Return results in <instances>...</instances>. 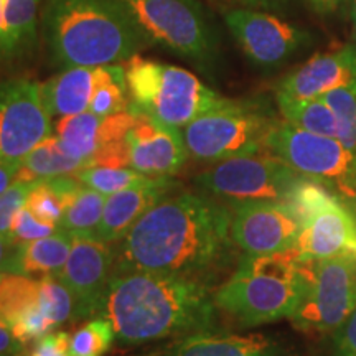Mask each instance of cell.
<instances>
[{
  "label": "cell",
  "instance_id": "20",
  "mask_svg": "<svg viewBox=\"0 0 356 356\" xmlns=\"http://www.w3.org/2000/svg\"><path fill=\"white\" fill-rule=\"evenodd\" d=\"M95 70L88 66L66 68L43 83V96L53 118L89 111L95 89Z\"/></svg>",
  "mask_w": 356,
  "mask_h": 356
},
{
  "label": "cell",
  "instance_id": "10",
  "mask_svg": "<svg viewBox=\"0 0 356 356\" xmlns=\"http://www.w3.org/2000/svg\"><path fill=\"white\" fill-rule=\"evenodd\" d=\"M266 150L299 175L356 197V149L335 137L302 131L282 119L267 136Z\"/></svg>",
  "mask_w": 356,
  "mask_h": 356
},
{
  "label": "cell",
  "instance_id": "13",
  "mask_svg": "<svg viewBox=\"0 0 356 356\" xmlns=\"http://www.w3.org/2000/svg\"><path fill=\"white\" fill-rule=\"evenodd\" d=\"M225 24L244 55L261 68L286 63L310 42L309 33L266 10L229 8Z\"/></svg>",
  "mask_w": 356,
  "mask_h": 356
},
{
  "label": "cell",
  "instance_id": "6",
  "mask_svg": "<svg viewBox=\"0 0 356 356\" xmlns=\"http://www.w3.org/2000/svg\"><path fill=\"white\" fill-rule=\"evenodd\" d=\"M277 119L257 101L229 99L180 129L186 152L200 162L266 152V140Z\"/></svg>",
  "mask_w": 356,
  "mask_h": 356
},
{
  "label": "cell",
  "instance_id": "15",
  "mask_svg": "<svg viewBox=\"0 0 356 356\" xmlns=\"http://www.w3.org/2000/svg\"><path fill=\"white\" fill-rule=\"evenodd\" d=\"M115 254L96 236H74L60 277L76 300V320L97 315L114 274Z\"/></svg>",
  "mask_w": 356,
  "mask_h": 356
},
{
  "label": "cell",
  "instance_id": "12",
  "mask_svg": "<svg viewBox=\"0 0 356 356\" xmlns=\"http://www.w3.org/2000/svg\"><path fill=\"white\" fill-rule=\"evenodd\" d=\"M51 119L42 83L17 78L0 84V155L20 165L40 142L53 136Z\"/></svg>",
  "mask_w": 356,
  "mask_h": 356
},
{
  "label": "cell",
  "instance_id": "24",
  "mask_svg": "<svg viewBox=\"0 0 356 356\" xmlns=\"http://www.w3.org/2000/svg\"><path fill=\"white\" fill-rule=\"evenodd\" d=\"M282 119L302 131L318 136H340V122L328 102L323 97L317 99H293V97L275 96Z\"/></svg>",
  "mask_w": 356,
  "mask_h": 356
},
{
  "label": "cell",
  "instance_id": "37",
  "mask_svg": "<svg viewBox=\"0 0 356 356\" xmlns=\"http://www.w3.org/2000/svg\"><path fill=\"white\" fill-rule=\"evenodd\" d=\"M53 323L48 320L47 315L43 314L38 304L33 305L17 318V322L12 325L10 330L15 338L22 343L26 345L30 341H37L40 338L53 332Z\"/></svg>",
  "mask_w": 356,
  "mask_h": 356
},
{
  "label": "cell",
  "instance_id": "7",
  "mask_svg": "<svg viewBox=\"0 0 356 356\" xmlns=\"http://www.w3.org/2000/svg\"><path fill=\"white\" fill-rule=\"evenodd\" d=\"M149 44L191 63L210 66L218 55L215 25L198 0H118Z\"/></svg>",
  "mask_w": 356,
  "mask_h": 356
},
{
  "label": "cell",
  "instance_id": "40",
  "mask_svg": "<svg viewBox=\"0 0 356 356\" xmlns=\"http://www.w3.org/2000/svg\"><path fill=\"white\" fill-rule=\"evenodd\" d=\"M210 2L216 3L229 10V8H252V10H275L286 6L289 0H210Z\"/></svg>",
  "mask_w": 356,
  "mask_h": 356
},
{
  "label": "cell",
  "instance_id": "16",
  "mask_svg": "<svg viewBox=\"0 0 356 356\" xmlns=\"http://www.w3.org/2000/svg\"><path fill=\"white\" fill-rule=\"evenodd\" d=\"M131 111L134 119L127 132L131 168L152 178L177 175L190 157L180 129L155 121L139 111Z\"/></svg>",
  "mask_w": 356,
  "mask_h": 356
},
{
  "label": "cell",
  "instance_id": "47",
  "mask_svg": "<svg viewBox=\"0 0 356 356\" xmlns=\"http://www.w3.org/2000/svg\"><path fill=\"white\" fill-rule=\"evenodd\" d=\"M0 356H20V355H12V353H0Z\"/></svg>",
  "mask_w": 356,
  "mask_h": 356
},
{
  "label": "cell",
  "instance_id": "11",
  "mask_svg": "<svg viewBox=\"0 0 356 356\" xmlns=\"http://www.w3.org/2000/svg\"><path fill=\"white\" fill-rule=\"evenodd\" d=\"M356 307V256L341 254L312 261L307 293L291 322L309 333L328 335Z\"/></svg>",
  "mask_w": 356,
  "mask_h": 356
},
{
  "label": "cell",
  "instance_id": "41",
  "mask_svg": "<svg viewBox=\"0 0 356 356\" xmlns=\"http://www.w3.org/2000/svg\"><path fill=\"white\" fill-rule=\"evenodd\" d=\"M17 246L10 236L0 234V273H13Z\"/></svg>",
  "mask_w": 356,
  "mask_h": 356
},
{
  "label": "cell",
  "instance_id": "14",
  "mask_svg": "<svg viewBox=\"0 0 356 356\" xmlns=\"http://www.w3.org/2000/svg\"><path fill=\"white\" fill-rule=\"evenodd\" d=\"M231 236L244 256L286 252L302 231L300 218L287 203H244L231 208Z\"/></svg>",
  "mask_w": 356,
  "mask_h": 356
},
{
  "label": "cell",
  "instance_id": "9",
  "mask_svg": "<svg viewBox=\"0 0 356 356\" xmlns=\"http://www.w3.org/2000/svg\"><path fill=\"white\" fill-rule=\"evenodd\" d=\"M302 178L266 150L211 163L195 178V184L202 193L234 208L257 202L287 203Z\"/></svg>",
  "mask_w": 356,
  "mask_h": 356
},
{
  "label": "cell",
  "instance_id": "44",
  "mask_svg": "<svg viewBox=\"0 0 356 356\" xmlns=\"http://www.w3.org/2000/svg\"><path fill=\"white\" fill-rule=\"evenodd\" d=\"M345 0H310V3L314 6V8H317L318 12H323V13L337 10V8Z\"/></svg>",
  "mask_w": 356,
  "mask_h": 356
},
{
  "label": "cell",
  "instance_id": "22",
  "mask_svg": "<svg viewBox=\"0 0 356 356\" xmlns=\"http://www.w3.org/2000/svg\"><path fill=\"white\" fill-rule=\"evenodd\" d=\"M40 0H7L3 10V65L20 61L37 42Z\"/></svg>",
  "mask_w": 356,
  "mask_h": 356
},
{
  "label": "cell",
  "instance_id": "33",
  "mask_svg": "<svg viewBox=\"0 0 356 356\" xmlns=\"http://www.w3.org/2000/svg\"><path fill=\"white\" fill-rule=\"evenodd\" d=\"M323 99L335 111L338 122H340L338 140L351 149H356V84L330 91L323 96Z\"/></svg>",
  "mask_w": 356,
  "mask_h": 356
},
{
  "label": "cell",
  "instance_id": "2",
  "mask_svg": "<svg viewBox=\"0 0 356 356\" xmlns=\"http://www.w3.org/2000/svg\"><path fill=\"white\" fill-rule=\"evenodd\" d=\"M99 314L113 323L115 340L126 345L181 338L216 325L207 284L150 270L113 274Z\"/></svg>",
  "mask_w": 356,
  "mask_h": 356
},
{
  "label": "cell",
  "instance_id": "1",
  "mask_svg": "<svg viewBox=\"0 0 356 356\" xmlns=\"http://www.w3.org/2000/svg\"><path fill=\"white\" fill-rule=\"evenodd\" d=\"M231 220L229 208L216 200L173 191L145 211L118 243L114 274L150 270L204 282L233 259Z\"/></svg>",
  "mask_w": 356,
  "mask_h": 356
},
{
  "label": "cell",
  "instance_id": "46",
  "mask_svg": "<svg viewBox=\"0 0 356 356\" xmlns=\"http://www.w3.org/2000/svg\"><path fill=\"white\" fill-rule=\"evenodd\" d=\"M351 20H353V44L356 47V0H353V8H351Z\"/></svg>",
  "mask_w": 356,
  "mask_h": 356
},
{
  "label": "cell",
  "instance_id": "42",
  "mask_svg": "<svg viewBox=\"0 0 356 356\" xmlns=\"http://www.w3.org/2000/svg\"><path fill=\"white\" fill-rule=\"evenodd\" d=\"M0 353H12L20 356H24L25 353V345L17 340L10 328L3 327V325H0Z\"/></svg>",
  "mask_w": 356,
  "mask_h": 356
},
{
  "label": "cell",
  "instance_id": "28",
  "mask_svg": "<svg viewBox=\"0 0 356 356\" xmlns=\"http://www.w3.org/2000/svg\"><path fill=\"white\" fill-rule=\"evenodd\" d=\"M106 195L81 185L65 202L63 218L60 228L73 236H96L102 211H104Z\"/></svg>",
  "mask_w": 356,
  "mask_h": 356
},
{
  "label": "cell",
  "instance_id": "31",
  "mask_svg": "<svg viewBox=\"0 0 356 356\" xmlns=\"http://www.w3.org/2000/svg\"><path fill=\"white\" fill-rule=\"evenodd\" d=\"M38 307L47 315L53 327L76 320V300L66 284L55 275L40 279Z\"/></svg>",
  "mask_w": 356,
  "mask_h": 356
},
{
  "label": "cell",
  "instance_id": "32",
  "mask_svg": "<svg viewBox=\"0 0 356 356\" xmlns=\"http://www.w3.org/2000/svg\"><path fill=\"white\" fill-rule=\"evenodd\" d=\"M115 340L113 323L106 317L92 318L79 327L70 340V356H104Z\"/></svg>",
  "mask_w": 356,
  "mask_h": 356
},
{
  "label": "cell",
  "instance_id": "30",
  "mask_svg": "<svg viewBox=\"0 0 356 356\" xmlns=\"http://www.w3.org/2000/svg\"><path fill=\"white\" fill-rule=\"evenodd\" d=\"M83 185L89 186V188L99 191V193L109 195L121 191L131 186L139 185H149L154 184L159 178L147 177L144 173L134 170V168H108V167H84L79 170L76 175Z\"/></svg>",
  "mask_w": 356,
  "mask_h": 356
},
{
  "label": "cell",
  "instance_id": "3",
  "mask_svg": "<svg viewBox=\"0 0 356 356\" xmlns=\"http://www.w3.org/2000/svg\"><path fill=\"white\" fill-rule=\"evenodd\" d=\"M42 26L61 70L124 65L149 47L118 0H47Z\"/></svg>",
  "mask_w": 356,
  "mask_h": 356
},
{
  "label": "cell",
  "instance_id": "26",
  "mask_svg": "<svg viewBox=\"0 0 356 356\" xmlns=\"http://www.w3.org/2000/svg\"><path fill=\"white\" fill-rule=\"evenodd\" d=\"M101 122L102 118L92 114L91 111L65 115L58 118L55 136L73 157L83 160L84 165H88L97 149Z\"/></svg>",
  "mask_w": 356,
  "mask_h": 356
},
{
  "label": "cell",
  "instance_id": "23",
  "mask_svg": "<svg viewBox=\"0 0 356 356\" xmlns=\"http://www.w3.org/2000/svg\"><path fill=\"white\" fill-rule=\"evenodd\" d=\"M84 167L83 160L73 157L56 136H50L22 160L15 180L38 181L44 178L76 175Z\"/></svg>",
  "mask_w": 356,
  "mask_h": 356
},
{
  "label": "cell",
  "instance_id": "27",
  "mask_svg": "<svg viewBox=\"0 0 356 356\" xmlns=\"http://www.w3.org/2000/svg\"><path fill=\"white\" fill-rule=\"evenodd\" d=\"M131 106L124 65L96 66L95 89L89 102V111L99 118L122 113Z\"/></svg>",
  "mask_w": 356,
  "mask_h": 356
},
{
  "label": "cell",
  "instance_id": "25",
  "mask_svg": "<svg viewBox=\"0 0 356 356\" xmlns=\"http://www.w3.org/2000/svg\"><path fill=\"white\" fill-rule=\"evenodd\" d=\"M134 119L131 109L122 113L102 118L99 142L95 155L86 167H108L127 168L131 167V154H129L127 132Z\"/></svg>",
  "mask_w": 356,
  "mask_h": 356
},
{
  "label": "cell",
  "instance_id": "45",
  "mask_svg": "<svg viewBox=\"0 0 356 356\" xmlns=\"http://www.w3.org/2000/svg\"><path fill=\"white\" fill-rule=\"evenodd\" d=\"M7 0H0V65H3V10Z\"/></svg>",
  "mask_w": 356,
  "mask_h": 356
},
{
  "label": "cell",
  "instance_id": "4",
  "mask_svg": "<svg viewBox=\"0 0 356 356\" xmlns=\"http://www.w3.org/2000/svg\"><path fill=\"white\" fill-rule=\"evenodd\" d=\"M310 264L296 259L291 251L244 256L213 296L216 309L244 328L291 318L309 289Z\"/></svg>",
  "mask_w": 356,
  "mask_h": 356
},
{
  "label": "cell",
  "instance_id": "21",
  "mask_svg": "<svg viewBox=\"0 0 356 356\" xmlns=\"http://www.w3.org/2000/svg\"><path fill=\"white\" fill-rule=\"evenodd\" d=\"M74 236L65 229H58L47 238L37 241L22 243L17 246L13 273L24 275H55L63 273V267L68 261Z\"/></svg>",
  "mask_w": 356,
  "mask_h": 356
},
{
  "label": "cell",
  "instance_id": "48",
  "mask_svg": "<svg viewBox=\"0 0 356 356\" xmlns=\"http://www.w3.org/2000/svg\"><path fill=\"white\" fill-rule=\"evenodd\" d=\"M0 274H2V273H0ZM0 325H3V323H2V318H0ZM3 327H6V325H3Z\"/></svg>",
  "mask_w": 356,
  "mask_h": 356
},
{
  "label": "cell",
  "instance_id": "5",
  "mask_svg": "<svg viewBox=\"0 0 356 356\" xmlns=\"http://www.w3.org/2000/svg\"><path fill=\"white\" fill-rule=\"evenodd\" d=\"M124 70L131 99L129 108L167 126L184 129L202 114L229 101L190 71L162 61L136 55L124 63Z\"/></svg>",
  "mask_w": 356,
  "mask_h": 356
},
{
  "label": "cell",
  "instance_id": "19",
  "mask_svg": "<svg viewBox=\"0 0 356 356\" xmlns=\"http://www.w3.org/2000/svg\"><path fill=\"white\" fill-rule=\"evenodd\" d=\"M149 356H289V351L280 341L259 333L236 335L208 330L181 337L168 348Z\"/></svg>",
  "mask_w": 356,
  "mask_h": 356
},
{
  "label": "cell",
  "instance_id": "34",
  "mask_svg": "<svg viewBox=\"0 0 356 356\" xmlns=\"http://www.w3.org/2000/svg\"><path fill=\"white\" fill-rule=\"evenodd\" d=\"M25 207L37 216L40 221L50 222L60 228L61 218H63V202L58 197L56 191L51 188L48 180H38L32 191L29 193Z\"/></svg>",
  "mask_w": 356,
  "mask_h": 356
},
{
  "label": "cell",
  "instance_id": "8",
  "mask_svg": "<svg viewBox=\"0 0 356 356\" xmlns=\"http://www.w3.org/2000/svg\"><path fill=\"white\" fill-rule=\"evenodd\" d=\"M302 221L291 254L299 261L356 256V216L327 185L302 178L287 202Z\"/></svg>",
  "mask_w": 356,
  "mask_h": 356
},
{
  "label": "cell",
  "instance_id": "18",
  "mask_svg": "<svg viewBox=\"0 0 356 356\" xmlns=\"http://www.w3.org/2000/svg\"><path fill=\"white\" fill-rule=\"evenodd\" d=\"M177 188L178 184L172 178H159L154 184L131 186L109 195L106 198L96 238L109 244L119 243L145 211Z\"/></svg>",
  "mask_w": 356,
  "mask_h": 356
},
{
  "label": "cell",
  "instance_id": "43",
  "mask_svg": "<svg viewBox=\"0 0 356 356\" xmlns=\"http://www.w3.org/2000/svg\"><path fill=\"white\" fill-rule=\"evenodd\" d=\"M19 168L20 165L7 162V160L0 155V193H3V191H6L13 181H15Z\"/></svg>",
  "mask_w": 356,
  "mask_h": 356
},
{
  "label": "cell",
  "instance_id": "38",
  "mask_svg": "<svg viewBox=\"0 0 356 356\" xmlns=\"http://www.w3.org/2000/svg\"><path fill=\"white\" fill-rule=\"evenodd\" d=\"M323 356H356V307L337 330L328 333Z\"/></svg>",
  "mask_w": 356,
  "mask_h": 356
},
{
  "label": "cell",
  "instance_id": "35",
  "mask_svg": "<svg viewBox=\"0 0 356 356\" xmlns=\"http://www.w3.org/2000/svg\"><path fill=\"white\" fill-rule=\"evenodd\" d=\"M35 184L37 181L15 180L3 193H0V234L2 236H10L13 218L25 207Z\"/></svg>",
  "mask_w": 356,
  "mask_h": 356
},
{
  "label": "cell",
  "instance_id": "36",
  "mask_svg": "<svg viewBox=\"0 0 356 356\" xmlns=\"http://www.w3.org/2000/svg\"><path fill=\"white\" fill-rule=\"evenodd\" d=\"M58 229L60 228L55 225L40 221L37 216H33V213L30 211L29 208L24 207L19 213H17L15 218H13L10 238L15 244L30 243L37 241V239L47 238V236L56 233Z\"/></svg>",
  "mask_w": 356,
  "mask_h": 356
},
{
  "label": "cell",
  "instance_id": "29",
  "mask_svg": "<svg viewBox=\"0 0 356 356\" xmlns=\"http://www.w3.org/2000/svg\"><path fill=\"white\" fill-rule=\"evenodd\" d=\"M40 280L30 275L2 273L0 274V318L10 328L24 312L38 304Z\"/></svg>",
  "mask_w": 356,
  "mask_h": 356
},
{
  "label": "cell",
  "instance_id": "17",
  "mask_svg": "<svg viewBox=\"0 0 356 356\" xmlns=\"http://www.w3.org/2000/svg\"><path fill=\"white\" fill-rule=\"evenodd\" d=\"M356 84V47L346 44L335 51L320 53L289 73L279 83L275 96L317 99L338 88Z\"/></svg>",
  "mask_w": 356,
  "mask_h": 356
},
{
  "label": "cell",
  "instance_id": "39",
  "mask_svg": "<svg viewBox=\"0 0 356 356\" xmlns=\"http://www.w3.org/2000/svg\"><path fill=\"white\" fill-rule=\"evenodd\" d=\"M70 333L50 332L37 340L30 356H70Z\"/></svg>",
  "mask_w": 356,
  "mask_h": 356
}]
</instances>
